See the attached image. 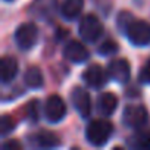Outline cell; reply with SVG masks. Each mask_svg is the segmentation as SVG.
Returning a JSON list of instances; mask_svg holds the SVG:
<instances>
[{
  "mask_svg": "<svg viewBox=\"0 0 150 150\" xmlns=\"http://www.w3.org/2000/svg\"><path fill=\"white\" fill-rule=\"evenodd\" d=\"M63 56H65L69 62L83 63V62H86V60L88 59L90 53H88L87 47H86L83 43L72 40V41H69V43L65 46V49H63Z\"/></svg>",
  "mask_w": 150,
  "mask_h": 150,
  "instance_id": "9c48e42d",
  "label": "cell"
},
{
  "mask_svg": "<svg viewBox=\"0 0 150 150\" xmlns=\"http://www.w3.org/2000/svg\"><path fill=\"white\" fill-rule=\"evenodd\" d=\"M3 149H5V150H6V149L19 150V149H21V144H19L18 141H8V143H5V144H3Z\"/></svg>",
  "mask_w": 150,
  "mask_h": 150,
  "instance_id": "7402d4cb",
  "label": "cell"
},
{
  "mask_svg": "<svg viewBox=\"0 0 150 150\" xmlns=\"http://www.w3.org/2000/svg\"><path fill=\"white\" fill-rule=\"evenodd\" d=\"M24 81L25 84L30 87V88H41L43 84H44V78H43V74L38 68L35 66H31L25 71V75H24Z\"/></svg>",
  "mask_w": 150,
  "mask_h": 150,
  "instance_id": "2e32d148",
  "label": "cell"
},
{
  "mask_svg": "<svg viewBox=\"0 0 150 150\" xmlns=\"http://www.w3.org/2000/svg\"><path fill=\"white\" fill-rule=\"evenodd\" d=\"M118 49H119L118 43H116L115 40L109 38V40H105V41L99 46L97 52H99V54H102V56H112V54H115V53L118 52Z\"/></svg>",
  "mask_w": 150,
  "mask_h": 150,
  "instance_id": "e0dca14e",
  "label": "cell"
},
{
  "mask_svg": "<svg viewBox=\"0 0 150 150\" xmlns=\"http://www.w3.org/2000/svg\"><path fill=\"white\" fill-rule=\"evenodd\" d=\"M27 113H28V118L31 121H37L38 119V100H31L28 103Z\"/></svg>",
  "mask_w": 150,
  "mask_h": 150,
  "instance_id": "44dd1931",
  "label": "cell"
},
{
  "mask_svg": "<svg viewBox=\"0 0 150 150\" xmlns=\"http://www.w3.org/2000/svg\"><path fill=\"white\" fill-rule=\"evenodd\" d=\"M118 106V99L112 93H103L97 99V110L103 116H110Z\"/></svg>",
  "mask_w": 150,
  "mask_h": 150,
  "instance_id": "5bb4252c",
  "label": "cell"
},
{
  "mask_svg": "<svg viewBox=\"0 0 150 150\" xmlns=\"http://www.w3.org/2000/svg\"><path fill=\"white\" fill-rule=\"evenodd\" d=\"M18 74V62L12 56H3L0 62V80L3 84L11 83Z\"/></svg>",
  "mask_w": 150,
  "mask_h": 150,
  "instance_id": "7c38bea8",
  "label": "cell"
},
{
  "mask_svg": "<svg viewBox=\"0 0 150 150\" xmlns=\"http://www.w3.org/2000/svg\"><path fill=\"white\" fill-rule=\"evenodd\" d=\"M140 146H141V147H147V149H150V137H147Z\"/></svg>",
  "mask_w": 150,
  "mask_h": 150,
  "instance_id": "603a6c76",
  "label": "cell"
},
{
  "mask_svg": "<svg viewBox=\"0 0 150 150\" xmlns=\"http://www.w3.org/2000/svg\"><path fill=\"white\" fill-rule=\"evenodd\" d=\"M138 80L143 84H150V59L144 63V66L141 68L140 74H138Z\"/></svg>",
  "mask_w": 150,
  "mask_h": 150,
  "instance_id": "ffe728a7",
  "label": "cell"
},
{
  "mask_svg": "<svg viewBox=\"0 0 150 150\" xmlns=\"http://www.w3.org/2000/svg\"><path fill=\"white\" fill-rule=\"evenodd\" d=\"M132 21H134V18H132V15L129 12H121L118 15V18H116V25H118V28L122 33H127V28L129 27V24Z\"/></svg>",
  "mask_w": 150,
  "mask_h": 150,
  "instance_id": "d6986e66",
  "label": "cell"
},
{
  "mask_svg": "<svg viewBox=\"0 0 150 150\" xmlns=\"http://www.w3.org/2000/svg\"><path fill=\"white\" fill-rule=\"evenodd\" d=\"M71 102H72L74 108L77 109V112L83 118L90 116V113H91V100H90V94L84 88L75 87L71 91Z\"/></svg>",
  "mask_w": 150,
  "mask_h": 150,
  "instance_id": "ba28073f",
  "label": "cell"
},
{
  "mask_svg": "<svg viewBox=\"0 0 150 150\" xmlns=\"http://www.w3.org/2000/svg\"><path fill=\"white\" fill-rule=\"evenodd\" d=\"M83 6H84V0H65L60 6V13L65 19L74 21L81 15Z\"/></svg>",
  "mask_w": 150,
  "mask_h": 150,
  "instance_id": "4fadbf2b",
  "label": "cell"
},
{
  "mask_svg": "<svg viewBox=\"0 0 150 150\" xmlns=\"http://www.w3.org/2000/svg\"><path fill=\"white\" fill-rule=\"evenodd\" d=\"M113 134V127L106 119H94L86 128V138L93 146H105L110 135Z\"/></svg>",
  "mask_w": 150,
  "mask_h": 150,
  "instance_id": "6da1fadb",
  "label": "cell"
},
{
  "mask_svg": "<svg viewBox=\"0 0 150 150\" xmlns=\"http://www.w3.org/2000/svg\"><path fill=\"white\" fill-rule=\"evenodd\" d=\"M37 38H38V30L33 22H25L19 25L15 31V41L21 50H30L31 47H34Z\"/></svg>",
  "mask_w": 150,
  "mask_h": 150,
  "instance_id": "5b68a950",
  "label": "cell"
},
{
  "mask_svg": "<svg viewBox=\"0 0 150 150\" xmlns=\"http://www.w3.org/2000/svg\"><path fill=\"white\" fill-rule=\"evenodd\" d=\"M108 75L116 83L125 84L129 81L131 68L127 59H115L108 65Z\"/></svg>",
  "mask_w": 150,
  "mask_h": 150,
  "instance_id": "52a82bcc",
  "label": "cell"
},
{
  "mask_svg": "<svg viewBox=\"0 0 150 150\" xmlns=\"http://www.w3.org/2000/svg\"><path fill=\"white\" fill-rule=\"evenodd\" d=\"M127 37L134 46H147L150 43V24L134 19L127 28Z\"/></svg>",
  "mask_w": 150,
  "mask_h": 150,
  "instance_id": "277c9868",
  "label": "cell"
},
{
  "mask_svg": "<svg viewBox=\"0 0 150 150\" xmlns=\"http://www.w3.org/2000/svg\"><path fill=\"white\" fill-rule=\"evenodd\" d=\"M78 31H80L81 38L86 43H94L103 34V25H102V22L99 21L97 16L88 13V15H84L81 18Z\"/></svg>",
  "mask_w": 150,
  "mask_h": 150,
  "instance_id": "7a4b0ae2",
  "label": "cell"
},
{
  "mask_svg": "<svg viewBox=\"0 0 150 150\" xmlns=\"http://www.w3.org/2000/svg\"><path fill=\"white\" fill-rule=\"evenodd\" d=\"M13 129H15V121L12 119V116L3 115L2 119H0V131H2V135L6 137V135L11 134Z\"/></svg>",
  "mask_w": 150,
  "mask_h": 150,
  "instance_id": "ac0fdd59",
  "label": "cell"
},
{
  "mask_svg": "<svg viewBox=\"0 0 150 150\" xmlns=\"http://www.w3.org/2000/svg\"><path fill=\"white\" fill-rule=\"evenodd\" d=\"M44 115L49 122L56 124V122L62 121L66 115V105L62 100V97H59L56 94H52L50 97H47L46 106H44Z\"/></svg>",
  "mask_w": 150,
  "mask_h": 150,
  "instance_id": "8992f818",
  "label": "cell"
},
{
  "mask_svg": "<svg viewBox=\"0 0 150 150\" xmlns=\"http://www.w3.org/2000/svg\"><path fill=\"white\" fill-rule=\"evenodd\" d=\"M57 9L56 0H35L30 8V13L37 19H50Z\"/></svg>",
  "mask_w": 150,
  "mask_h": 150,
  "instance_id": "30bf717a",
  "label": "cell"
},
{
  "mask_svg": "<svg viewBox=\"0 0 150 150\" xmlns=\"http://www.w3.org/2000/svg\"><path fill=\"white\" fill-rule=\"evenodd\" d=\"M83 80L91 88H102L106 84V74L100 65H90L83 74Z\"/></svg>",
  "mask_w": 150,
  "mask_h": 150,
  "instance_id": "8fae6325",
  "label": "cell"
},
{
  "mask_svg": "<svg viewBox=\"0 0 150 150\" xmlns=\"http://www.w3.org/2000/svg\"><path fill=\"white\" fill-rule=\"evenodd\" d=\"M6 2H12V0H6Z\"/></svg>",
  "mask_w": 150,
  "mask_h": 150,
  "instance_id": "cb8c5ba5",
  "label": "cell"
},
{
  "mask_svg": "<svg viewBox=\"0 0 150 150\" xmlns=\"http://www.w3.org/2000/svg\"><path fill=\"white\" fill-rule=\"evenodd\" d=\"M149 113L147 109L141 105H129L124 109L122 122L128 128H141L147 124Z\"/></svg>",
  "mask_w": 150,
  "mask_h": 150,
  "instance_id": "3957f363",
  "label": "cell"
},
{
  "mask_svg": "<svg viewBox=\"0 0 150 150\" xmlns=\"http://www.w3.org/2000/svg\"><path fill=\"white\" fill-rule=\"evenodd\" d=\"M31 143L37 147H56L59 146V137L50 131H40L31 137Z\"/></svg>",
  "mask_w": 150,
  "mask_h": 150,
  "instance_id": "9a60e30c",
  "label": "cell"
}]
</instances>
